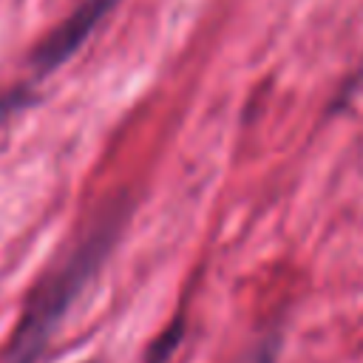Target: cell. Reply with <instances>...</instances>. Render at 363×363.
Instances as JSON below:
<instances>
[{
  "label": "cell",
  "mask_w": 363,
  "mask_h": 363,
  "mask_svg": "<svg viewBox=\"0 0 363 363\" xmlns=\"http://www.w3.org/2000/svg\"><path fill=\"white\" fill-rule=\"evenodd\" d=\"M111 238L105 233H88L77 250L51 272L45 275L37 289L31 292L23 318L9 340V349L3 354V363H37L43 354L48 337L65 318L68 306L77 301V295L85 289V284L96 275L102 261L111 252Z\"/></svg>",
  "instance_id": "1"
},
{
  "label": "cell",
  "mask_w": 363,
  "mask_h": 363,
  "mask_svg": "<svg viewBox=\"0 0 363 363\" xmlns=\"http://www.w3.org/2000/svg\"><path fill=\"white\" fill-rule=\"evenodd\" d=\"M119 0H82L34 51L31 57V77L43 79L51 71H57L68 57L77 54V48L96 31V26L113 11Z\"/></svg>",
  "instance_id": "2"
},
{
  "label": "cell",
  "mask_w": 363,
  "mask_h": 363,
  "mask_svg": "<svg viewBox=\"0 0 363 363\" xmlns=\"http://www.w3.org/2000/svg\"><path fill=\"white\" fill-rule=\"evenodd\" d=\"M184 335V329L179 326V323H173L150 349H147V357H145V363H167V357H170V352L176 349V343H179V337Z\"/></svg>",
  "instance_id": "3"
}]
</instances>
